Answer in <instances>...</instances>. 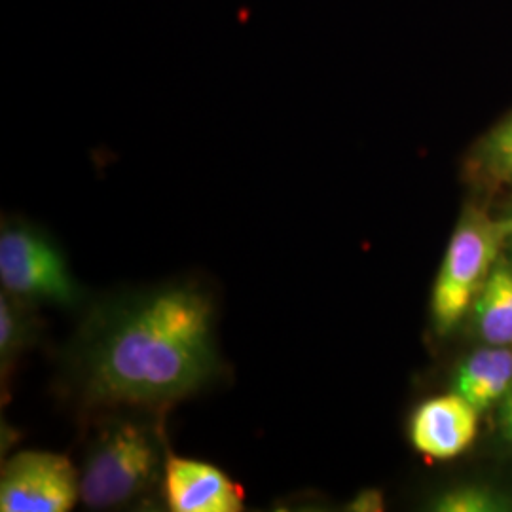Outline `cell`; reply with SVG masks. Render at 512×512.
<instances>
[{
    "mask_svg": "<svg viewBox=\"0 0 512 512\" xmlns=\"http://www.w3.org/2000/svg\"><path fill=\"white\" fill-rule=\"evenodd\" d=\"M217 368L213 306L188 285L101 306L73 351L76 389L99 408H164L196 393Z\"/></svg>",
    "mask_w": 512,
    "mask_h": 512,
    "instance_id": "cell-1",
    "label": "cell"
},
{
    "mask_svg": "<svg viewBox=\"0 0 512 512\" xmlns=\"http://www.w3.org/2000/svg\"><path fill=\"white\" fill-rule=\"evenodd\" d=\"M164 469L162 440L154 429L139 421H110L84 454L80 499L95 511L126 507L145 497Z\"/></svg>",
    "mask_w": 512,
    "mask_h": 512,
    "instance_id": "cell-2",
    "label": "cell"
},
{
    "mask_svg": "<svg viewBox=\"0 0 512 512\" xmlns=\"http://www.w3.org/2000/svg\"><path fill=\"white\" fill-rule=\"evenodd\" d=\"M511 236L512 215L492 217L478 205L463 209L433 287L431 315L439 334L452 332L471 311Z\"/></svg>",
    "mask_w": 512,
    "mask_h": 512,
    "instance_id": "cell-3",
    "label": "cell"
},
{
    "mask_svg": "<svg viewBox=\"0 0 512 512\" xmlns=\"http://www.w3.org/2000/svg\"><path fill=\"white\" fill-rule=\"evenodd\" d=\"M0 281L6 293L29 304L74 306L82 296L54 241L37 228L16 220L2 226Z\"/></svg>",
    "mask_w": 512,
    "mask_h": 512,
    "instance_id": "cell-4",
    "label": "cell"
},
{
    "mask_svg": "<svg viewBox=\"0 0 512 512\" xmlns=\"http://www.w3.org/2000/svg\"><path fill=\"white\" fill-rule=\"evenodd\" d=\"M80 497V473L52 452H21L8 459L0 478V511H71Z\"/></svg>",
    "mask_w": 512,
    "mask_h": 512,
    "instance_id": "cell-5",
    "label": "cell"
},
{
    "mask_svg": "<svg viewBox=\"0 0 512 512\" xmlns=\"http://www.w3.org/2000/svg\"><path fill=\"white\" fill-rule=\"evenodd\" d=\"M478 410L456 391L421 403L410 418V442L427 458H458L471 448L478 431Z\"/></svg>",
    "mask_w": 512,
    "mask_h": 512,
    "instance_id": "cell-6",
    "label": "cell"
},
{
    "mask_svg": "<svg viewBox=\"0 0 512 512\" xmlns=\"http://www.w3.org/2000/svg\"><path fill=\"white\" fill-rule=\"evenodd\" d=\"M165 503L175 512H236L243 509V490L219 467L198 459L167 458Z\"/></svg>",
    "mask_w": 512,
    "mask_h": 512,
    "instance_id": "cell-7",
    "label": "cell"
},
{
    "mask_svg": "<svg viewBox=\"0 0 512 512\" xmlns=\"http://www.w3.org/2000/svg\"><path fill=\"white\" fill-rule=\"evenodd\" d=\"M454 391L480 414L501 403L512 391V346L475 349L456 368Z\"/></svg>",
    "mask_w": 512,
    "mask_h": 512,
    "instance_id": "cell-8",
    "label": "cell"
},
{
    "mask_svg": "<svg viewBox=\"0 0 512 512\" xmlns=\"http://www.w3.org/2000/svg\"><path fill=\"white\" fill-rule=\"evenodd\" d=\"M469 313L484 344L512 346V260L505 253L476 294Z\"/></svg>",
    "mask_w": 512,
    "mask_h": 512,
    "instance_id": "cell-9",
    "label": "cell"
},
{
    "mask_svg": "<svg viewBox=\"0 0 512 512\" xmlns=\"http://www.w3.org/2000/svg\"><path fill=\"white\" fill-rule=\"evenodd\" d=\"M465 171L480 190H512V112L476 141Z\"/></svg>",
    "mask_w": 512,
    "mask_h": 512,
    "instance_id": "cell-10",
    "label": "cell"
},
{
    "mask_svg": "<svg viewBox=\"0 0 512 512\" xmlns=\"http://www.w3.org/2000/svg\"><path fill=\"white\" fill-rule=\"evenodd\" d=\"M29 302L14 294L0 296V363L2 374H6L35 338L37 321L29 310Z\"/></svg>",
    "mask_w": 512,
    "mask_h": 512,
    "instance_id": "cell-11",
    "label": "cell"
},
{
    "mask_svg": "<svg viewBox=\"0 0 512 512\" xmlns=\"http://www.w3.org/2000/svg\"><path fill=\"white\" fill-rule=\"evenodd\" d=\"M431 509L437 512H509L512 497L494 486L461 484L440 492Z\"/></svg>",
    "mask_w": 512,
    "mask_h": 512,
    "instance_id": "cell-12",
    "label": "cell"
},
{
    "mask_svg": "<svg viewBox=\"0 0 512 512\" xmlns=\"http://www.w3.org/2000/svg\"><path fill=\"white\" fill-rule=\"evenodd\" d=\"M385 509L384 494L376 488H366L349 501L351 512H382Z\"/></svg>",
    "mask_w": 512,
    "mask_h": 512,
    "instance_id": "cell-13",
    "label": "cell"
},
{
    "mask_svg": "<svg viewBox=\"0 0 512 512\" xmlns=\"http://www.w3.org/2000/svg\"><path fill=\"white\" fill-rule=\"evenodd\" d=\"M497 425L503 439L512 444V391L497 404Z\"/></svg>",
    "mask_w": 512,
    "mask_h": 512,
    "instance_id": "cell-14",
    "label": "cell"
},
{
    "mask_svg": "<svg viewBox=\"0 0 512 512\" xmlns=\"http://www.w3.org/2000/svg\"><path fill=\"white\" fill-rule=\"evenodd\" d=\"M505 255L509 256L512 260V236L509 238V241H507V247H505Z\"/></svg>",
    "mask_w": 512,
    "mask_h": 512,
    "instance_id": "cell-15",
    "label": "cell"
}]
</instances>
